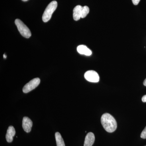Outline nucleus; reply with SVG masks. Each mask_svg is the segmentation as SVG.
<instances>
[{
	"label": "nucleus",
	"mask_w": 146,
	"mask_h": 146,
	"mask_svg": "<svg viewBox=\"0 0 146 146\" xmlns=\"http://www.w3.org/2000/svg\"><path fill=\"white\" fill-rule=\"evenodd\" d=\"M102 124L105 130L109 133L115 131L117 128V123L113 116L108 113L102 115L101 119Z\"/></svg>",
	"instance_id": "1"
},
{
	"label": "nucleus",
	"mask_w": 146,
	"mask_h": 146,
	"mask_svg": "<svg viewBox=\"0 0 146 146\" xmlns=\"http://www.w3.org/2000/svg\"><path fill=\"white\" fill-rule=\"evenodd\" d=\"M57 7L56 1H53L48 5L42 16V20L44 23L48 22L51 18L52 16Z\"/></svg>",
	"instance_id": "2"
},
{
	"label": "nucleus",
	"mask_w": 146,
	"mask_h": 146,
	"mask_svg": "<svg viewBox=\"0 0 146 146\" xmlns=\"http://www.w3.org/2000/svg\"><path fill=\"white\" fill-rule=\"evenodd\" d=\"M15 24L21 35L24 37L29 38L31 36V32L28 27L20 19H16Z\"/></svg>",
	"instance_id": "3"
},
{
	"label": "nucleus",
	"mask_w": 146,
	"mask_h": 146,
	"mask_svg": "<svg viewBox=\"0 0 146 146\" xmlns=\"http://www.w3.org/2000/svg\"><path fill=\"white\" fill-rule=\"evenodd\" d=\"M40 82V79L38 78L33 79L24 86L23 92L24 93H28L30 92L35 89L39 85Z\"/></svg>",
	"instance_id": "4"
},
{
	"label": "nucleus",
	"mask_w": 146,
	"mask_h": 146,
	"mask_svg": "<svg viewBox=\"0 0 146 146\" xmlns=\"http://www.w3.org/2000/svg\"><path fill=\"white\" fill-rule=\"evenodd\" d=\"M84 78L87 81L92 82H98L99 81L100 77L96 71L89 70L84 74Z\"/></svg>",
	"instance_id": "5"
},
{
	"label": "nucleus",
	"mask_w": 146,
	"mask_h": 146,
	"mask_svg": "<svg viewBox=\"0 0 146 146\" xmlns=\"http://www.w3.org/2000/svg\"><path fill=\"white\" fill-rule=\"evenodd\" d=\"M32 125L33 122L31 119L28 117H24L23 120V127L24 131L27 133L30 132Z\"/></svg>",
	"instance_id": "6"
},
{
	"label": "nucleus",
	"mask_w": 146,
	"mask_h": 146,
	"mask_svg": "<svg viewBox=\"0 0 146 146\" xmlns=\"http://www.w3.org/2000/svg\"><path fill=\"white\" fill-rule=\"evenodd\" d=\"M16 134V131L12 126H10L7 129L6 139L8 143H11L13 141V138Z\"/></svg>",
	"instance_id": "7"
},
{
	"label": "nucleus",
	"mask_w": 146,
	"mask_h": 146,
	"mask_svg": "<svg viewBox=\"0 0 146 146\" xmlns=\"http://www.w3.org/2000/svg\"><path fill=\"white\" fill-rule=\"evenodd\" d=\"M95 137L94 133L89 132L85 137L84 146H92L95 141Z\"/></svg>",
	"instance_id": "8"
},
{
	"label": "nucleus",
	"mask_w": 146,
	"mask_h": 146,
	"mask_svg": "<svg viewBox=\"0 0 146 146\" xmlns=\"http://www.w3.org/2000/svg\"><path fill=\"white\" fill-rule=\"evenodd\" d=\"M77 50L78 52L81 54L90 56L92 53L91 50L85 45H80L77 48Z\"/></svg>",
	"instance_id": "9"
},
{
	"label": "nucleus",
	"mask_w": 146,
	"mask_h": 146,
	"mask_svg": "<svg viewBox=\"0 0 146 146\" xmlns=\"http://www.w3.org/2000/svg\"><path fill=\"white\" fill-rule=\"evenodd\" d=\"M82 7L81 5H77L73 10V18L76 21H78L81 18L82 10Z\"/></svg>",
	"instance_id": "10"
},
{
	"label": "nucleus",
	"mask_w": 146,
	"mask_h": 146,
	"mask_svg": "<svg viewBox=\"0 0 146 146\" xmlns=\"http://www.w3.org/2000/svg\"><path fill=\"white\" fill-rule=\"evenodd\" d=\"M55 137L57 146H65L64 141L60 133L56 132L55 134Z\"/></svg>",
	"instance_id": "11"
},
{
	"label": "nucleus",
	"mask_w": 146,
	"mask_h": 146,
	"mask_svg": "<svg viewBox=\"0 0 146 146\" xmlns=\"http://www.w3.org/2000/svg\"><path fill=\"white\" fill-rule=\"evenodd\" d=\"M89 8L88 7L86 6L83 7L82 10L81 18H85L89 13Z\"/></svg>",
	"instance_id": "12"
},
{
	"label": "nucleus",
	"mask_w": 146,
	"mask_h": 146,
	"mask_svg": "<svg viewBox=\"0 0 146 146\" xmlns=\"http://www.w3.org/2000/svg\"><path fill=\"white\" fill-rule=\"evenodd\" d=\"M141 137L143 139H146V126L141 133Z\"/></svg>",
	"instance_id": "13"
},
{
	"label": "nucleus",
	"mask_w": 146,
	"mask_h": 146,
	"mask_svg": "<svg viewBox=\"0 0 146 146\" xmlns=\"http://www.w3.org/2000/svg\"><path fill=\"white\" fill-rule=\"evenodd\" d=\"M141 0H132L133 5H136L138 4Z\"/></svg>",
	"instance_id": "14"
},
{
	"label": "nucleus",
	"mask_w": 146,
	"mask_h": 146,
	"mask_svg": "<svg viewBox=\"0 0 146 146\" xmlns=\"http://www.w3.org/2000/svg\"><path fill=\"white\" fill-rule=\"evenodd\" d=\"M142 100L143 102H146V95H145L142 98Z\"/></svg>",
	"instance_id": "15"
},
{
	"label": "nucleus",
	"mask_w": 146,
	"mask_h": 146,
	"mask_svg": "<svg viewBox=\"0 0 146 146\" xmlns=\"http://www.w3.org/2000/svg\"><path fill=\"white\" fill-rule=\"evenodd\" d=\"M143 84L144 86H146V78L145 80H144Z\"/></svg>",
	"instance_id": "16"
},
{
	"label": "nucleus",
	"mask_w": 146,
	"mask_h": 146,
	"mask_svg": "<svg viewBox=\"0 0 146 146\" xmlns=\"http://www.w3.org/2000/svg\"><path fill=\"white\" fill-rule=\"evenodd\" d=\"M4 58H6V55L5 54L3 55Z\"/></svg>",
	"instance_id": "17"
},
{
	"label": "nucleus",
	"mask_w": 146,
	"mask_h": 146,
	"mask_svg": "<svg viewBox=\"0 0 146 146\" xmlns=\"http://www.w3.org/2000/svg\"><path fill=\"white\" fill-rule=\"evenodd\" d=\"M23 1H28V0H22Z\"/></svg>",
	"instance_id": "18"
},
{
	"label": "nucleus",
	"mask_w": 146,
	"mask_h": 146,
	"mask_svg": "<svg viewBox=\"0 0 146 146\" xmlns=\"http://www.w3.org/2000/svg\"></svg>",
	"instance_id": "19"
}]
</instances>
